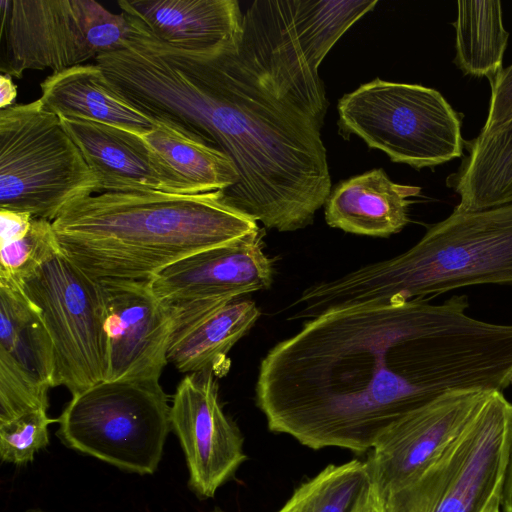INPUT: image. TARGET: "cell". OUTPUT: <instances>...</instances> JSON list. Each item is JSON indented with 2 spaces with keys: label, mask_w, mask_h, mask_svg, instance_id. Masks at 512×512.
Wrapping results in <instances>:
<instances>
[{
  "label": "cell",
  "mask_w": 512,
  "mask_h": 512,
  "mask_svg": "<svg viewBox=\"0 0 512 512\" xmlns=\"http://www.w3.org/2000/svg\"><path fill=\"white\" fill-rule=\"evenodd\" d=\"M118 5L172 46L205 50L242 39L243 14L236 0H120Z\"/></svg>",
  "instance_id": "e0dca14e"
},
{
  "label": "cell",
  "mask_w": 512,
  "mask_h": 512,
  "mask_svg": "<svg viewBox=\"0 0 512 512\" xmlns=\"http://www.w3.org/2000/svg\"><path fill=\"white\" fill-rule=\"evenodd\" d=\"M478 284L512 286V204L457 211L410 249L315 283L294 303L296 317L334 308L427 299Z\"/></svg>",
  "instance_id": "277c9868"
},
{
  "label": "cell",
  "mask_w": 512,
  "mask_h": 512,
  "mask_svg": "<svg viewBox=\"0 0 512 512\" xmlns=\"http://www.w3.org/2000/svg\"><path fill=\"white\" fill-rule=\"evenodd\" d=\"M512 404L493 392L421 474L382 499L383 512H488L500 505Z\"/></svg>",
  "instance_id": "30bf717a"
},
{
  "label": "cell",
  "mask_w": 512,
  "mask_h": 512,
  "mask_svg": "<svg viewBox=\"0 0 512 512\" xmlns=\"http://www.w3.org/2000/svg\"><path fill=\"white\" fill-rule=\"evenodd\" d=\"M159 381H101L75 395L57 419L68 447L119 469L153 474L171 431Z\"/></svg>",
  "instance_id": "52a82bcc"
},
{
  "label": "cell",
  "mask_w": 512,
  "mask_h": 512,
  "mask_svg": "<svg viewBox=\"0 0 512 512\" xmlns=\"http://www.w3.org/2000/svg\"><path fill=\"white\" fill-rule=\"evenodd\" d=\"M17 97V87L11 77L5 74L0 76V108L4 109L13 105Z\"/></svg>",
  "instance_id": "f546056e"
},
{
  "label": "cell",
  "mask_w": 512,
  "mask_h": 512,
  "mask_svg": "<svg viewBox=\"0 0 512 512\" xmlns=\"http://www.w3.org/2000/svg\"><path fill=\"white\" fill-rule=\"evenodd\" d=\"M170 422L184 452L189 488L200 499L213 498L247 454L242 433L223 411L212 371L187 374L180 381Z\"/></svg>",
  "instance_id": "4fadbf2b"
},
{
  "label": "cell",
  "mask_w": 512,
  "mask_h": 512,
  "mask_svg": "<svg viewBox=\"0 0 512 512\" xmlns=\"http://www.w3.org/2000/svg\"><path fill=\"white\" fill-rule=\"evenodd\" d=\"M0 246V285L17 287L60 251L52 222L39 218L23 233L0 240Z\"/></svg>",
  "instance_id": "484cf974"
},
{
  "label": "cell",
  "mask_w": 512,
  "mask_h": 512,
  "mask_svg": "<svg viewBox=\"0 0 512 512\" xmlns=\"http://www.w3.org/2000/svg\"><path fill=\"white\" fill-rule=\"evenodd\" d=\"M377 0H257L243 14L241 43L282 98L323 125L328 102L318 68Z\"/></svg>",
  "instance_id": "5b68a950"
},
{
  "label": "cell",
  "mask_w": 512,
  "mask_h": 512,
  "mask_svg": "<svg viewBox=\"0 0 512 512\" xmlns=\"http://www.w3.org/2000/svg\"><path fill=\"white\" fill-rule=\"evenodd\" d=\"M0 365L45 389L56 387L52 339L40 311L17 286L0 285Z\"/></svg>",
  "instance_id": "44dd1931"
},
{
  "label": "cell",
  "mask_w": 512,
  "mask_h": 512,
  "mask_svg": "<svg viewBox=\"0 0 512 512\" xmlns=\"http://www.w3.org/2000/svg\"><path fill=\"white\" fill-rule=\"evenodd\" d=\"M52 227L62 253L100 281H149L183 258L260 230L222 191L156 190L77 199Z\"/></svg>",
  "instance_id": "3957f363"
},
{
  "label": "cell",
  "mask_w": 512,
  "mask_h": 512,
  "mask_svg": "<svg viewBox=\"0 0 512 512\" xmlns=\"http://www.w3.org/2000/svg\"><path fill=\"white\" fill-rule=\"evenodd\" d=\"M134 106L234 163L226 200L280 232L312 223L332 185L320 124L282 98L240 42L205 50L166 43L136 78Z\"/></svg>",
  "instance_id": "7a4b0ae2"
},
{
  "label": "cell",
  "mask_w": 512,
  "mask_h": 512,
  "mask_svg": "<svg viewBox=\"0 0 512 512\" xmlns=\"http://www.w3.org/2000/svg\"><path fill=\"white\" fill-rule=\"evenodd\" d=\"M106 304V381H159L173 330L170 307L148 281L101 280Z\"/></svg>",
  "instance_id": "5bb4252c"
},
{
  "label": "cell",
  "mask_w": 512,
  "mask_h": 512,
  "mask_svg": "<svg viewBox=\"0 0 512 512\" xmlns=\"http://www.w3.org/2000/svg\"><path fill=\"white\" fill-rule=\"evenodd\" d=\"M501 512H512V414L510 419L507 455L500 497Z\"/></svg>",
  "instance_id": "f1b7e54d"
},
{
  "label": "cell",
  "mask_w": 512,
  "mask_h": 512,
  "mask_svg": "<svg viewBox=\"0 0 512 512\" xmlns=\"http://www.w3.org/2000/svg\"><path fill=\"white\" fill-rule=\"evenodd\" d=\"M40 311L52 339L56 386L75 395L105 380L106 304L100 280L60 250L20 287Z\"/></svg>",
  "instance_id": "8fae6325"
},
{
  "label": "cell",
  "mask_w": 512,
  "mask_h": 512,
  "mask_svg": "<svg viewBox=\"0 0 512 512\" xmlns=\"http://www.w3.org/2000/svg\"><path fill=\"white\" fill-rule=\"evenodd\" d=\"M40 88L42 107L59 117L106 123L141 135L162 126L120 97L97 64L52 73Z\"/></svg>",
  "instance_id": "ffe728a7"
},
{
  "label": "cell",
  "mask_w": 512,
  "mask_h": 512,
  "mask_svg": "<svg viewBox=\"0 0 512 512\" xmlns=\"http://www.w3.org/2000/svg\"><path fill=\"white\" fill-rule=\"evenodd\" d=\"M421 188L390 180L381 168L341 181L325 203V220L345 232L387 237L408 223L410 197Z\"/></svg>",
  "instance_id": "ac0fdd59"
},
{
  "label": "cell",
  "mask_w": 512,
  "mask_h": 512,
  "mask_svg": "<svg viewBox=\"0 0 512 512\" xmlns=\"http://www.w3.org/2000/svg\"><path fill=\"white\" fill-rule=\"evenodd\" d=\"M147 145L198 193L235 186L239 174L223 152L194 141L164 125L141 135Z\"/></svg>",
  "instance_id": "cb8c5ba5"
},
{
  "label": "cell",
  "mask_w": 512,
  "mask_h": 512,
  "mask_svg": "<svg viewBox=\"0 0 512 512\" xmlns=\"http://www.w3.org/2000/svg\"><path fill=\"white\" fill-rule=\"evenodd\" d=\"M99 181L56 114L39 99L0 110V210L53 222Z\"/></svg>",
  "instance_id": "8992f818"
},
{
  "label": "cell",
  "mask_w": 512,
  "mask_h": 512,
  "mask_svg": "<svg viewBox=\"0 0 512 512\" xmlns=\"http://www.w3.org/2000/svg\"><path fill=\"white\" fill-rule=\"evenodd\" d=\"M468 155L447 184L460 196L457 211L512 204V118L465 142Z\"/></svg>",
  "instance_id": "7402d4cb"
},
{
  "label": "cell",
  "mask_w": 512,
  "mask_h": 512,
  "mask_svg": "<svg viewBox=\"0 0 512 512\" xmlns=\"http://www.w3.org/2000/svg\"><path fill=\"white\" fill-rule=\"evenodd\" d=\"M372 485L366 461L330 464L301 483L277 512H361Z\"/></svg>",
  "instance_id": "d4e9b609"
},
{
  "label": "cell",
  "mask_w": 512,
  "mask_h": 512,
  "mask_svg": "<svg viewBox=\"0 0 512 512\" xmlns=\"http://www.w3.org/2000/svg\"><path fill=\"white\" fill-rule=\"evenodd\" d=\"M0 71L53 73L122 45L130 25L93 0H1Z\"/></svg>",
  "instance_id": "9c48e42d"
},
{
  "label": "cell",
  "mask_w": 512,
  "mask_h": 512,
  "mask_svg": "<svg viewBox=\"0 0 512 512\" xmlns=\"http://www.w3.org/2000/svg\"><path fill=\"white\" fill-rule=\"evenodd\" d=\"M49 418L46 408L29 410L0 422V457L3 462L26 465L49 444Z\"/></svg>",
  "instance_id": "4316f807"
},
{
  "label": "cell",
  "mask_w": 512,
  "mask_h": 512,
  "mask_svg": "<svg viewBox=\"0 0 512 512\" xmlns=\"http://www.w3.org/2000/svg\"><path fill=\"white\" fill-rule=\"evenodd\" d=\"M457 6L455 63L465 74L485 76L491 82L502 70L509 36L501 2L458 1Z\"/></svg>",
  "instance_id": "603a6c76"
},
{
  "label": "cell",
  "mask_w": 512,
  "mask_h": 512,
  "mask_svg": "<svg viewBox=\"0 0 512 512\" xmlns=\"http://www.w3.org/2000/svg\"><path fill=\"white\" fill-rule=\"evenodd\" d=\"M168 362L184 373H216L231 348L253 327L260 310L253 301L173 314Z\"/></svg>",
  "instance_id": "d6986e66"
},
{
  "label": "cell",
  "mask_w": 512,
  "mask_h": 512,
  "mask_svg": "<svg viewBox=\"0 0 512 512\" xmlns=\"http://www.w3.org/2000/svg\"><path fill=\"white\" fill-rule=\"evenodd\" d=\"M466 295L327 310L272 347L257 376L268 428L319 450H371L409 413L457 390L512 386V325L470 317Z\"/></svg>",
  "instance_id": "6da1fadb"
},
{
  "label": "cell",
  "mask_w": 512,
  "mask_h": 512,
  "mask_svg": "<svg viewBox=\"0 0 512 512\" xmlns=\"http://www.w3.org/2000/svg\"><path fill=\"white\" fill-rule=\"evenodd\" d=\"M488 512H501L500 505L494 506Z\"/></svg>",
  "instance_id": "1f68e13d"
},
{
  "label": "cell",
  "mask_w": 512,
  "mask_h": 512,
  "mask_svg": "<svg viewBox=\"0 0 512 512\" xmlns=\"http://www.w3.org/2000/svg\"><path fill=\"white\" fill-rule=\"evenodd\" d=\"M361 512H383L382 499L373 485Z\"/></svg>",
  "instance_id": "4dcf8cb0"
},
{
  "label": "cell",
  "mask_w": 512,
  "mask_h": 512,
  "mask_svg": "<svg viewBox=\"0 0 512 512\" xmlns=\"http://www.w3.org/2000/svg\"><path fill=\"white\" fill-rule=\"evenodd\" d=\"M272 262L263 251L261 231L206 249L173 263L149 285L156 297L177 307L267 289Z\"/></svg>",
  "instance_id": "9a60e30c"
},
{
  "label": "cell",
  "mask_w": 512,
  "mask_h": 512,
  "mask_svg": "<svg viewBox=\"0 0 512 512\" xmlns=\"http://www.w3.org/2000/svg\"><path fill=\"white\" fill-rule=\"evenodd\" d=\"M338 125L379 149L392 162L416 169L463 153L461 119L435 89L376 78L338 102Z\"/></svg>",
  "instance_id": "ba28073f"
},
{
  "label": "cell",
  "mask_w": 512,
  "mask_h": 512,
  "mask_svg": "<svg viewBox=\"0 0 512 512\" xmlns=\"http://www.w3.org/2000/svg\"><path fill=\"white\" fill-rule=\"evenodd\" d=\"M491 100L488 116L481 132H488L512 118V64L490 82Z\"/></svg>",
  "instance_id": "83f0119b"
},
{
  "label": "cell",
  "mask_w": 512,
  "mask_h": 512,
  "mask_svg": "<svg viewBox=\"0 0 512 512\" xmlns=\"http://www.w3.org/2000/svg\"><path fill=\"white\" fill-rule=\"evenodd\" d=\"M59 118L96 175L100 193L156 190L197 194L141 134L81 118Z\"/></svg>",
  "instance_id": "2e32d148"
},
{
  "label": "cell",
  "mask_w": 512,
  "mask_h": 512,
  "mask_svg": "<svg viewBox=\"0 0 512 512\" xmlns=\"http://www.w3.org/2000/svg\"><path fill=\"white\" fill-rule=\"evenodd\" d=\"M208 512H226L224 511L223 509L219 508V507H214L213 509H211L210 511Z\"/></svg>",
  "instance_id": "d6a6232c"
},
{
  "label": "cell",
  "mask_w": 512,
  "mask_h": 512,
  "mask_svg": "<svg viewBox=\"0 0 512 512\" xmlns=\"http://www.w3.org/2000/svg\"><path fill=\"white\" fill-rule=\"evenodd\" d=\"M492 393L482 390L448 392L387 429L366 460L380 498L404 487L444 453Z\"/></svg>",
  "instance_id": "7c38bea8"
}]
</instances>
